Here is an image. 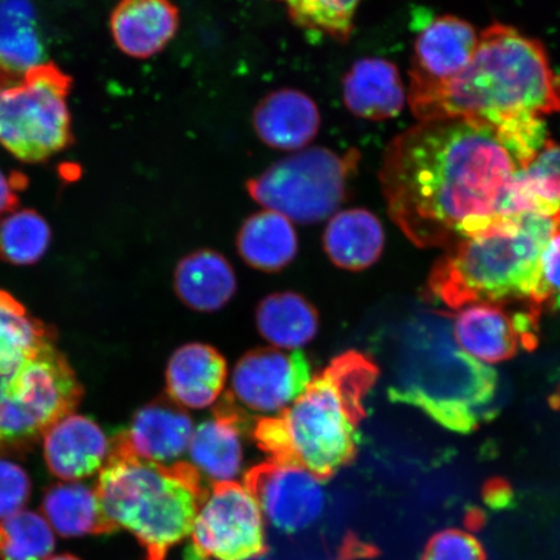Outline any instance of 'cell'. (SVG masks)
<instances>
[{"label": "cell", "mask_w": 560, "mask_h": 560, "mask_svg": "<svg viewBox=\"0 0 560 560\" xmlns=\"http://www.w3.org/2000/svg\"><path fill=\"white\" fill-rule=\"evenodd\" d=\"M453 315L424 313L406 327L392 402L415 406L445 429L472 432L497 411L499 374L460 349Z\"/></svg>", "instance_id": "277c9868"}, {"label": "cell", "mask_w": 560, "mask_h": 560, "mask_svg": "<svg viewBox=\"0 0 560 560\" xmlns=\"http://www.w3.org/2000/svg\"><path fill=\"white\" fill-rule=\"evenodd\" d=\"M298 248L291 221L275 210L250 215L237 235V249L244 261L262 271L282 270L295 258Z\"/></svg>", "instance_id": "d4e9b609"}, {"label": "cell", "mask_w": 560, "mask_h": 560, "mask_svg": "<svg viewBox=\"0 0 560 560\" xmlns=\"http://www.w3.org/2000/svg\"><path fill=\"white\" fill-rule=\"evenodd\" d=\"M257 327L278 348L298 349L318 332V314L303 296L293 292L275 293L258 305Z\"/></svg>", "instance_id": "4316f807"}, {"label": "cell", "mask_w": 560, "mask_h": 560, "mask_svg": "<svg viewBox=\"0 0 560 560\" xmlns=\"http://www.w3.org/2000/svg\"><path fill=\"white\" fill-rule=\"evenodd\" d=\"M380 374L357 350L335 357L290 408L256 420L252 435L271 460L330 479L355 458L365 398Z\"/></svg>", "instance_id": "7a4b0ae2"}, {"label": "cell", "mask_w": 560, "mask_h": 560, "mask_svg": "<svg viewBox=\"0 0 560 560\" xmlns=\"http://www.w3.org/2000/svg\"><path fill=\"white\" fill-rule=\"evenodd\" d=\"M192 419L172 398L145 405L122 431L130 451L137 457L161 465L177 464L190 445Z\"/></svg>", "instance_id": "ac0fdd59"}, {"label": "cell", "mask_w": 560, "mask_h": 560, "mask_svg": "<svg viewBox=\"0 0 560 560\" xmlns=\"http://www.w3.org/2000/svg\"><path fill=\"white\" fill-rule=\"evenodd\" d=\"M72 77L54 62L26 69L0 60V144L24 163H44L73 143Z\"/></svg>", "instance_id": "52a82bcc"}, {"label": "cell", "mask_w": 560, "mask_h": 560, "mask_svg": "<svg viewBox=\"0 0 560 560\" xmlns=\"http://www.w3.org/2000/svg\"><path fill=\"white\" fill-rule=\"evenodd\" d=\"M552 220L555 229L542 250L536 287L529 299L541 312L560 311V210Z\"/></svg>", "instance_id": "d6a6232c"}, {"label": "cell", "mask_w": 560, "mask_h": 560, "mask_svg": "<svg viewBox=\"0 0 560 560\" xmlns=\"http://www.w3.org/2000/svg\"><path fill=\"white\" fill-rule=\"evenodd\" d=\"M486 499L494 508L508 506L511 493L508 482L502 480L489 481L486 488Z\"/></svg>", "instance_id": "8d00e7d4"}, {"label": "cell", "mask_w": 560, "mask_h": 560, "mask_svg": "<svg viewBox=\"0 0 560 560\" xmlns=\"http://www.w3.org/2000/svg\"><path fill=\"white\" fill-rule=\"evenodd\" d=\"M27 186L24 174L7 175L0 170V219L13 212L19 206V192Z\"/></svg>", "instance_id": "d590c367"}, {"label": "cell", "mask_w": 560, "mask_h": 560, "mask_svg": "<svg viewBox=\"0 0 560 560\" xmlns=\"http://www.w3.org/2000/svg\"><path fill=\"white\" fill-rule=\"evenodd\" d=\"M422 560H487L485 548L470 532L444 529L427 542Z\"/></svg>", "instance_id": "836d02e7"}, {"label": "cell", "mask_w": 560, "mask_h": 560, "mask_svg": "<svg viewBox=\"0 0 560 560\" xmlns=\"http://www.w3.org/2000/svg\"><path fill=\"white\" fill-rule=\"evenodd\" d=\"M42 46L32 5L26 0H0V60L13 68L42 65Z\"/></svg>", "instance_id": "f1b7e54d"}, {"label": "cell", "mask_w": 560, "mask_h": 560, "mask_svg": "<svg viewBox=\"0 0 560 560\" xmlns=\"http://www.w3.org/2000/svg\"><path fill=\"white\" fill-rule=\"evenodd\" d=\"M226 377L225 359L214 348L194 342L173 354L166 370L167 394L186 408L205 409L220 397Z\"/></svg>", "instance_id": "ffe728a7"}, {"label": "cell", "mask_w": 560, "mask_h": 560, "mask_svg": "<svg viewBox=\"0 0 560 560\" xmlns=\"http://www.w3.org/2000/svg\"><path fill=\"white\" fill-rule=\"evenodd\" d=\"M252 124L270 149L298 152L310 145L320 128V112L310 95L280 89L257 104Z\"/></svg>", "instance_id": "2e32d148"}, {"label": "cell", "mask_w": 560, "mask_h": 560, "mask_svg": "<svg viewBox=\"0 0 560 560\" xmlns=\"http://www.w3.org/2000/svg\"><path fill=\"white\" fill-rule=\"evenodd\" d=\"M31 494L32 481L24 468L0 458V517L23 511Z\"/></svg>", "instance_id": "e575fe53"}, {"label": "cell", "mask_w": 560, "mask_h": 560, "mask_svg": "<svg viewBox=\"0 0 560 560\" xmlns=\"http://www.w3.org/2000/svg\"><path fill=\"white\" fill-rule=\"evenodd\" d=\"M242 430L231 420L215 417L194 430L188 453L191 466L210 487L234 482L243 465Z\"/></svg>", "instance_id": "cb8c5ba5"}, {"label": "cell", "mask_w": 560, "mask_h": 560, "mask_svg": "<svg viewBox=\"0 0 560 560\" xmlns=\"http://www.w3.org/2000/svg\"><path fill=\"white\" fill-rule=\"evenodd\" d=\"M244 487L255 497L265 521L283 534L311 528L324 514V481L304 468L266 462L245 475Z\"/></svg>", "instance_id": "7c38bea8"}, {"label": "cell", "mask_w": 560, "mask_h": 560, "mask_svg": "<svg viewBox=\"0 0 560 560\" xmlns=\"http://www.w3.org/2000/svg\"><path fill=\"white\" fill-rule=\"evenodd\" d=\"M479 35L467 21L440 16L419 33L406 97L425 93L464 72L478 48Z\"/></svg>", "instance_id": "5bb4252c"}, {"label": "cell", "mask_w": 560, "mask_h": 560, "mask_svg": "<svg viewBox=\"0 0 560 560\" xmlns=\"http://www.w3.org/2000/svg\"><path fill=\"white\" fill-rule=\"evenodd\" d=\"M55 545L54 529L44 515L23 510L0 517V560H46Z\"/></svg>", "instance_id": "f546056e"}, {"label": "cell", "mask_w": 560, "mask_h": 560, "mask_svg": "<svg viewBox=\"0 0 560 560\" xmlns=\"http://www.w3.org/2000/svg\"><path fill=\"white\" fill-rule=\"evenodd\" d=\"M175 291L191 310L215 312L234 296L236 278L225 257L213 250H198L178 264Z\"/></svg>", "instance_id": "603a6c76"}, {"label": "cell", "mask_w": 560, "mask_h": 560, "mask_svg": "<svg viewBox=\"0 0 560 560\" xmlns=\"http://www.w3.org/2000/svg\"><path fill=\"white\" fill-rule=\"evenodd\" d=\"M307 357L293 350L256 349L237 362L231 389L217 408L214 416L226 418L242 431L250 425V417L270 418L280 415L304 394L312 382Z\"/></svg>", "instance_id": "30bf717a"}, {"label": "cell", "mask_w": 560, "mask_h": 560, "mask_svg": "<svg viewBox=\"0 0 560 560\" xmlns=\"http://www.w3.org/2000/svg\"><path fill=\"white\" fill-rule=\"evenodd\" d=\"M51 242L48 223L35 210H13L0 220V258L13 265H32L45 256Z\"/></svg>", "instance_id": "4dcf8cb0"}, {"label": "cell", "mask_w": 560, "mask_h": 560, "mask_svg": "<svg viewBox=\"0 0 560 560\" xmlns=\"http://www.w3.org/2000/svg\"><path fill=\"white\" fill-rule=\"evenodd\" d=\"M546 140L545 122L534 116L412 126L384 151L380 180L392 221L420 248L450 249L485 233L513 217L515 175Z\"/></svg>", "instance_id": "6da1fadb"}, {"label": "cell", "mask_w": 560, "mask_h": 560, "mask_svg": "<svg viewBox=\"0 0 560 560\" xmlns=\"http://www.w3.org/2000/svg\"><path fill=\"white\" fill-rule=\"evenodd\" d=\"M51 341L52 332L9 292L0 290V375L23 365Z\"/></svg>", "instance_id": "83f0119b"}, {"label": "cell", "mask_w": 560, "mask_h": 560, "mask_svg": "<svg viewBox=\"0 0 560 560\" xmlns=\"http://www.w3.org/2000/svg\"><path fill=\"white\" fill-rule=\"evenodd\" d=\"M406 90L394 62L381 58L357 60L342 79V101L355 117L383 121L401 114Z\"/></svg>", "instance_id": "d6986e66"}, {"label": "cell", "mask_w": 560, "mask_h": 560, "mask_svg": "<svg viewBox=\"0 0 560 560\" xmlns=\"http://www.w3.org/2000/svg\"><path fill=\"white\" fill-rule=\"evenodd\" d=\"M48 470L66 482L100 474L110 452V440L93 419L69 415L55 423L44 438Z\"/></svg>", "instance_id": "9a60e30c"}, {"label": "cell", "mask_w": 560, "mask_h": 560, "mask_svg": "<svg viewBox=\"0 0 560 560\" xmlns=\"http://www.w3.org/2000/svg\"><path fill=\"white\" fill-rule=\"evenodd\" d=\"M552 229V217L523 213L460 241L433 266L430 296L451 310L529 301Z\"/></svg>", "instance_id": "8992f818"}, {"label": "cell", "mask_w": 560, "mask_h": 560, "mask_svg": "<svg viewBox=\"0 0 560 560\" xmlns=\"http://www.w3.org/2000/svg\"><path fill=\"white\" fill-rule=\"evenodd\" d=\"M42 513L61 537L110 535L118 530L102 506L95 489L66 482L46 490Z\"/></svg>", "instance_id": "7402d4cb"}, {"label": "cell", "mask_w": 560, "mask_h": 560, "mask_svg": "<svg viewBox=\"0 0 560 560\" xmlns=\"http://www.w3.org/2000/svg\"><path fill=\"white\" fill-rule=\"evenodd\" d=\"M179 20L178 7L171 0H121L112 11L109 27L118 50L144 60L171 44Z\"/></svg>", "instance_id": "e0dca14e"}, {"label": "cell", "mask_w": 560, "mask_h": 560, "mask_svg": "<svg viewBox=\"0 0 560 560\" xmlns=\"http://www.w3.org/2000/svg\"><path fill=\"white\" fill-rule=\"evenodd\" d=\"M190 560H192V559H190Z\"/></svg>", "instance_id": "f35d334b"}, {"label": "cell", "mask_w": 560, "mask_h": 560, "mask_svg": "<svg viewBox=\"0 0 560 560\" xmlns=\"http://www.w3.org/2000/svg\"><path fill=\"white\" fill-rule=\"evenodd\" d=\"M419 122L478 117H542L560 112V74L541 42L494 24L481 33L464 72L423 94L409 96Z\"/></svg>", "instance_id": "3957f363"}, {"label": "cell", "mask_w": 560, "mask_h": 560, "mask_svg": "<svg viewBox=\"0 0 560 560\" xmlns=\"http://www.w3.org/2000/svg\"><path fill=\"white\" fill-rule=\"evenodd\" d=\"M382 222L368 209H347L331 217L325 230L324 245L328 257L339 268L368 269L383 254Z\"/></svg>", "instance_id": "44dd1931"}, {"label": "cell", "mask_w": 560, "mask_h": 560, "mask_svg": "<svg viewBox=\"0 0 560 560\" xmlns=\"http://www.w3.org/2000/svg\"><path fill=\"white\" fill-rule=\"evenodd\" d=\"M82 394L73 369L54 341L0 375V455L31 451L55 423L72 415Z\"/></svg>", "instance_id": "ba28073f"}, {"label": "cell", "mask_w": 560, "mask_h": 560, "mask_svg": "<svg viewBox=\"0 0 560 560\" xmlns=\"http://www.w3.org/2000/svg\"><path fill=\"white\" fill-rule=\"evenodd\" d=\"M510 304L480 303L460 311L454 318L455 341L489 363L513 359L521 349H536L541 311L530 301L522 310H513Z\"/></svg>", "instance_id": "4fadbf2b"}, {"label": "cell", "mask_w": 560, "mask_h": 560, "mask_svg": "<svg viewBox=\"0 0 560 560\" xmlns=\"http://www.w3.org/2000/svg\"><path fill=\"white\" fill-rule=\"evenodd\" d=\"M360 152L345 155L312 147L277 161L247 182L258 205L298 223H317L336 212L348 195V184L360 163Z\"/></svg>", "instance_id": "9c48e42d"}, {"label": "cell", "mask_w": 560, "mask_h": 560, "mask_svg": "<svg viewBox=\"0 0 560 560\" xmlns=\"http://www.w3.org/2000/svg\"><path fill=\"white\" fill-rule=\"evenodd\" d=\"M46 560H81L74 556H70V555H61V556H56V557H50Z\"/></svg>", "instance_id": "74e56055"}, {"label": "cell", "mask_w": 560, "mask_h": 560, "mask_svg": "<svg viewBox=\"0 0 560 560\" xmlns=\"http://www.w3.org/2000/svg\"><path fill=\"white\" fill-rule=\"evenodd\" d=\"M513 215L536 213L555 217L560 210V144L546 140L540 152L516 173L510 192Z\"/></svg>", "instance_id": "484cf974"}, {"label": "cell", "mask_w": 560, "mask_h": 560, "mask_svg": "<svg viewBox=\"0 0 560 560\" xmlns=\"http://www.w3.org/2000/svg\"><path fill=\"white\" fill-rule=\"evenodd\" d=\"M95 490L109 520L142 546L144 560H165L175 545L190 537L207 492L190 464L161 465L139 458L122 432L110 440Z\"/></svg>", "instance_id": "5b68a950"}, {"label": "cell", "mask_w": 560, "mask_h": 560, "mask_svg": "<svg viewBox=\"0 0 560 560\" xmlns=\"http://www.w3.org/2000/svg\"><path fill=\"white\" fill-rule=\"evenodd\" d=\"M300 30L326 35L347 44L354 31V18L361 0H279Z\"/></svg>", "instance_id": "1f68e13d"}, {"label": "cell", "mask_w": 560, "mask_h": 560, "mask_svg": "<svg viewBox=\"0 0 560 560\" xmlns=\"http://www.w3.org/2000/svg\"><path fill=\"white\" fill-rule=\"evenodd\" d=\"M192 560H257L265 555V517L240 482L210 487L191 530Z\"/></svg>", "instance_id": "8fae6325"}]
</instances>
